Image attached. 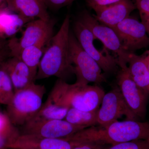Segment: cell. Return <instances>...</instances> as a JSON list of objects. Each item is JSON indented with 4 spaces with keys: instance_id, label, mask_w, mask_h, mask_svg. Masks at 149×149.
Listing matches in <instances>:
<instances>
[{
    "instance_id": "obj_1",
    "label": "cell",
    "mask_w": 149,
    "mask_h": 149,
    "mask_svg": "<svg viewBox=\"0 0 149 149\" xmlns=\"http://www.w3.org/2000/svg\"><path fill=\"white\" fill-rule=\"evenodd\" d=\"M149 138V122L139 120H117L106 127L93 126L64 138L78 145L95 142L111 146Z\"/></svg>"
},
{
    "instance_id": "obj_2",
    "label": "cell",
    "mask_w": 149,
    "mask_h": 149,
    "mask_svg": "<svg viewBox=\"0 0 149 149\" xmlns=\"http://www.w3.org/2000/svg\"><path fill=\"white\" fill-rule=\"evenodd\" d=\"M70 15L65 16L61 27L53 35L46 46L38 68L35 80L52 76L65 80L73 74L69 60Z\"/></svg>"
},
{
    "instance_id": "obj_3",
    "label": "cell",
    "mask_w": 149,
    "mask_h": 149,
    "mask_svg": "<svg viewBox=\"0 0 149 149\" xmlns=\"http://www.w3.org/2000/svg\"><path fill=\"white\" fill-rule=\"evenodd\" d=\"M105 94L103 88L96 84H70L58 79L48 98L60 106L89 111L99 109Z\"/></svg>"
},
{
    "instance_id": "obj_4",
    "label": "cell",
    "mask_w": 149,
    "mask_h": 149,
    "mask_svg": "<svg viewBox=\"0 0 149 149\" xmlns=\"http://www.w3.org/2000/svg\"><path fill=\"white\" fill-rule=\"evenodd\" d=\"M45 93L44 85L35 82L15 91L11 101L6 106V113L14 125L22 126L37 114L42 106Z\"/></svg>"
},
{
    "instance_id": "obj_5",
    "label": "cell",
    "mask_w": 149,
    "mask_h": 149,
    "mask_svg": "<svg viewBox=\"0 0 149 149\" xmlns=\"http://www.w3.org/2000/svg\"><path fill=\"white\" fill-rule=\"evenodd\" d=\"M69 60L73 74L76 75V83L85 85L94 83L98 85L107 82L98 64L83 49L71 31L69 36Z\"/></svg>"
},
{
    "instance_id": "obj_6",
    "label": "cell",
    "mask_w": 149,
    "mask_h": 149,
    "mask_svg": "<svg viewBox=\"0 0 149 149\" xmlns=\"http://www.w3.org/2000/svg\"><path fill=\"white\" fill-rule=\"evenodd\" d=\"M77 18L91 31L96 39L102 43L107 49L114 54L120 68L127 66L131 53L124 49L117 34L112 28L100 22L87 10L83 11Z\"/></svg>"
},
{
    "instance_id": "obj_7",
    "label": "cell",
    "mask_w": 149,
    "mask_h": 149,
    "mask_svg": "<svg viewBox=\"0 0 149 149\" xmlns=\"http://www.w3.org/2000/svg\"><path fill=\"white\" fill-rule=\"evenodd\" d=\"M56 22L37 19L28 22L19 38L16 37L8 40L12 57L17 56L24 48L40 43L48 42L53 36Z\"/></svg>"
},
{
    "instance_id": "obj_8",
    "label": "cell",
    "mask_w": 149,
    "mask_h": 149,
    "mask_svg": "<svg viewBox=\"0 0 149 149\" xmlns=\"http://www.w3.org/2000/svg\"><path fill=\"white\" fill-rule=\"evenodd\" d=\"M117 81L118 88L129 109L139 121L144 120L146 115L149 94L134 82L127 66L120 68L118 73Z\"/></svg>"
},
{
    "instance_id": "obj_9",
    "label": "cell",
    "mask_w": 149,
    "mask_h": 149,
    "mask_svg": "<svg viewBox=\"0 0 149 149\" xmlns=\"http://www.w3.org/2000/svg\"><path fill=\"white\" fill-rule=\"evenodd\" d=\"M73 33L83 49L94 59L102 70L105 73L117 72L118 65L114 57L110 54L105 49L100 52L96 48L94 41L96 40L93 33L77 18L72 25Z\"/></svg>"
},
{
    "instance_id": "obj_10",
    "label": "cell",
    "mask_w": 149,
    "mask_h": 149,
    "mask_svg": "<svg viewBox=\"0 0 149 149\" xmlns=\"http://www.w3.org/2000/svg\"><path fill=\"white\" fill-rule=\"evenodd\" d=\"M123 116L127 120H139L129 109L119 88L116 87L104 95L98 111L97 121L100 126L106 127Z\"/></svg>"
},
{
    "instance_id": "obj_11",
    "label": "cell",
    "mask_w": 149,
    "mask_h": 149,
    "mask_svg": "<svg viewBox=\"0 0 149 149\" xmlns=\"http://www.w3.org/2000/svg\"><path fill=\"white\" fill-rule=\"evenodd\" d=\"M85 128L63 119H51L27 122L22 126L20 133L42 138L64 139Z\"/></svg>"
},
{
    "instance_id": "obj_12",
    "label": "cell",
    "mask_w": 149,
    "mask_h": 149,
    "mask_svg": "<svg viewBox=\"0 0 149 149\" xmlns=\"http://www.w3.org/2000/svg\"><path fill=\"white\" fill-rule=\"evenodd\" d=\"M115 31L125 50L129 53L149 46V36L146 27L139 20L125 19L112 28Z\"/></svg>"
},
{
    "instance_id": "obj_13",
    "label": "cell",
    "mask_w": 149,
    "mask_h": 149,
    "mask_svg": "<svg viewBox=\"0 0 149 149\" xmlns=\"http://www.w3.org/2000/svg\"><path fill=\"white\" fill-rule=\"evenodd\" d=\"M77 146L65 139H50L19 133L8 145L14 149H72Z\"/></svg>"
},
{
    "instance_id": "obj_14",
    "label": "cell",
    "mask_w": 149,
    "mask_h": 149,
    "mask_svg": "<svg viewBox=\"0 0 149 149\" xmlns=\"http://www.w3.org/2000/svg\"><path fill=\"white\" fill-rule=\"evenodd\" d=\"M136 6L131 0H121L116 3L93 9V16L101 23L113 28L118 23L130 16Z\"/></svg>"
},
{
    "instance_id": "obj_15",
    "label": "cell",
    "mask_w": 149,
    "mask_h": 149,
    "mask_svg": "<svg viewBox=\"0 0 149 149\" xmlns=\"http://www.w3.org/2000/svg\"><path fill=\"white\" fill-rule=\"evenodd\" d=\"M5 3L11 10L24 18L51 19L45 0H6Z\"/></svg>"
},
{
    "instance_id": "obj_16",
    "label": "cell",
    "mask_w": 149,
    "mask_h": 149,
    "mask_svg": "<svg viewBox=\"0 0 149 149\" xmlns=\"http://www.w3.org/2000/svg\"><path fill=\"white\" fill-rule=\"evenodd\" d=\"M1 65L11 80L14 92L35 81L29 68L17 57H11L3 62Z\"/></svg>"
},
{
    "instance_id": "obj_17",
    "label": "cell",
    "mask_w": 149,
    "mask_h": 149,
    "mask_svg": "<svg viewBox=\"0 0 149 149\" xmlns=\"http://www.w3.org/2000/svg\"><path fill=\"white\" fill-rule=\"evenodd\" d=\"M31 20L13 11L3 3L0 6V39L8 40L16 37Z\"/></svg>"
},
{
    "instance_id": "obj_18",
    "label": "cell",
    "mask_w": 149,
    "mask_h": 149,
    "mask_svg": "<svg viewBox=\"0 0 149 149\" xmlns=\"http://www.w3.org/2000/svg\"><path fill=\"white\" fill-rule=\"evenodd\" d=\"M127 67L134 82L149 95V70L143 56L130 53Z\"/></svg>"
},
{
    "instance_id": "obj_19",
    "label": "cell",
    "mask_w": 149,
    "mask_h": 149,
    "mask_svg": "<svg viewBox=\"0 0 149 149\" xmlns=\"http://www.w3.org/2000/svg\"><path fill=\"white\" fill-rule=\"evenodd\" d=\"M48 42H43L22 49L17 57L20 58L29 68L35 80L38 68Z\"/></svg>"
},
{
    "instance_id": "obj_20",
    "label": "cell",
    "mask_w": 149,
    "mask_h": 149,
    "mask_svg": "<svg viewBox=\"0 0 149 149\" xmlns=\"http://www.w3.org/2000/svg\"><path fill=\"white\" fill-rule=\"evenodd\" d=\"M98 109L93 111H84L70 108L65 117V120L73 125L85 126L86 128L97 125V116Z\"/></svg>"
},
{
    "instance_id": "obj_21",
    "label": "cell",
    "mask_w": 149,
    "mask_h": 149,
    "mask_svg": "<svg viewBox=\"0 0 149 149\" xmlns=\"http://www.w3.org/2000/svg\"><path fill=\"white\" fill-rule=\"evenodd\" d=\"M13 85L7 72L0 65V104L7 106L14 94Z\"/></svg>"
},
{
    "instance_id": "obj_22",
    "label": "cell",
    "mask_w": 149,
    "mask_h": 149,
    "mask_svg": "<svg viewBox=\"0 0 149 149\" xmlns=\"http://www.w3.org/2000/svg\"><path fill=\"white\" fill-rule=\"evenodd\" d=\"M19 133L16 126L12 123L7 113L0 112V133L8 139V144Z\"/></svg>"
},
{
    "instance_id": "obj_23",
    "label": "cell",
    "mask_w": 149,
    "mask_h": 149,
    "mask_svg": "<svg viewBox=\"0 0 149 149\" xmlns=\"http://www.w3.org/2000/svg\"><path fill=\"white\" fill-rule=\"evenodd\" d=\"M136 9L139 11L141 22L146 29L149 36V0H134Z\"/></svg>"
},
{
    "instance_id": "obj_24",
    "label": "cell",
    "mask_w": 149,
    "mask_h": 149,
    "mask_svg": "<svg viewBox=\"0 0 149 149\" xmlns=\"http://www.w3.org/2000/svg\"><path fill=\"white\" fill-rule=\"evenodd\" d=\"M107 149H149V138L124 142L111 146Z\"/></svg>"
},
{
    "instance_id": "obj_25",
    "label": "cell",
    "mask_w": 149,
    "mask_h": 149,
    "mask_svg": "<svg viewBox=\"0 0 149 149\" xmlns=\"http://www.w3.org/2000/svg\"><path fill=\"white\" fill-rule=\"evenodd\" d=\"M48 8L58 10L69 5L76 0H45Z\"/></svg>"
},
{
    "instance_id": "obj_26",
    "label": "cell",
    "mask_w": 149,
    "mask_h": 149,
    "mask_svg": "<svg viewBox=\"0 0 149 149\" xmlns=\"http://www.w3.org/2000/svg\"><path fill=\"white\" fill-rule=\"evenodd\" d=\"M108 146L95 142H86L79 144L72 149H107L109 148Z\"/></svg>"
},
{
    "instance_id": "obj_27",
    "label": "cell",
    "mask_w": 149,
    "mask_h": 149,
    "mask_svg": "<svg viewBox=\"0 0 149 149\" xmlns=\"http://www.w3.org/2000/svg\"><path fill=\"white\" fill-rule=\"evenodd\" d=\"M121 0H87L88 5L94 9L96 8L116 3Z\"/></svg>"
},
{
    "instance_id": "obj_28",
    "label": "cell",
    "mask_w": 149,
    "mask_h": 149,
    "mask_svg": "<svg viewBox=\"0 0 149 149\" xmlns=\"http://www.w3.org/2000/svg\"><path fill=\"white\" fill-rule=\"evenodd\" d=\"M11 57H12L11 54L8 44L7 45L0 50V65Z\"/></svg>"
},
{
    "instance_id": "obj_29",
    "label": "cell",
    "mask_w": 149,
    "mask_h": 149,
    "mask_svg": "<svg viewBox=\"0 0 149 149\" xmlns=\"http://www.w3.org/2000/svg\"><path fill=\"white\" fill-rule=\"evenodd\" d=\"M8 143V139L0 133V149H6Z\"/></svg>"
},
{
    "instance_id": "obj_30",
    "label": "cell",
    "mask_w": 149,
    "mask_h": 149,
    "mask_svg": "<svg viewBox=\"0 0 149 149\" xmlns=\"http://www.w3.org/2000/svg\"><path fill=\"white\" fill-rule=\"evenodd\" d=\"M142 56H143L144 59H145V61H146V63L147 66H148L149 70V51H147Z\"/></svg>"
},
{
    "instance_id": "obj_31",
    "label": "cell",
    "mask_w": 149,
    "mask_h": 149,
    "mask_svg": "<svg viewBox=\"0 0 149 149\" xmlns=\"http://www.w3.org/2000/svg\"><path fill=\"white\" fill-rule=\"evenodd\" d=\"M8 40L0 39V50L7 45L8 44Z\"/></svg>"
},
{
    "instance_id": "obj_32",
    "label": "cell",
    "mask_w": 149,
    "mask_h": 149,
    "mask_svg": "<svg viewBox=\"0 0 149 149\" xmlns=\"http://www.w3.org/2000/svg\"><path fill=\"white\" fill-rule=\"evenodd\" d=\"M6 0H0V6H1L3 3L5 2Z\"/></svg>"
},
{
    "instance_id": "obj_33",
    "label": "cell",
    "mask_w": 149,
    "mask_h": 149,
    "mask_svg": "<svg viewBox=\"0 0 149 149\" xmlns=\"http://www.w3.org/2000/svg\"><path fill=\"white\" fill-rule=\"evenodd\" d=\"M6 149H11V148H6Z\"/></svg>"
}]
</instances>
